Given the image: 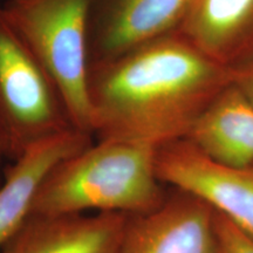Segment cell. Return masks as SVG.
<instances>
[{
  "label": "cell",
  "mask_w": 253,
  "mask_h": 253,
  "mask_svg": "<svg viewBox=\"0 0 253 253\" xmlns=\"http://www.w3.org/2000/svg\"><path fill=\"white\" fill-rule=\"evenodd\" d=\"M232 78L231 69L178 31L90 66L94 138L155 148L186 138Z\"/></svg>",
  "instance_id": "obj_1"
},
{
  "label": "cell",
  "mask_w": 253,
  "mask_h": 253,
  "mask_svg": "<svg viewBox=\"0 0 253 253\" xmlns=\"http://www.w3.org/2000/svg\"><path fill=\"white\" fill-rule=\"evenodd\" d=\"M156 151L136 142H93L49 173L32 216L149 212L167 196L157 176Z\"/></svg>",
  "instance_id": "obj_2"
},
{
  "label": "cell",
  "mask_w": 253,
  "mask_h": 253,
  "mask_svg": "<svg viewBox=\"0 0 253 253\" xmlns=\"http://www.w3.org/2000/svg\"><path fill=\"white\" fill-rule=\"evenodd\" d=\"M89 1L6 0L2 9L55 82L75 128L93 136L87 90Z\"/></svg>",
  "instance_id": "obj_3"
},
{
  "label": "cell",
  "mask_w": 253,
  "mask_h": 253,
  "mask_svg": "<svg viewBox=\"0 0 253 253\" xmlns=\"http://www.w3.org/2000/svg\"><path fill=\"white\" fill-rule=\"evenodd\" d=\"M0 126L9 161L15 160L37 142L77 129L55 82L8 23L2 4Z\"/></svg>",
  "instance_id": "obj_4"
},
{
  "label": "cell",
  "mask_w": 253,
  "mask_h": 253,
  "mask_svg": "<svg viewBox=\"0 0 253 253\" xmlns=\"http://www.w3.org/2000/svg\"><path fill=\"white\" fill-rule=\"evenodd\" d=\"M156 171L164 185L201 199L253 237V166H224L182 138L157 148Z\"/></svg>",
  "instance_id": "obj_5"
},
{
  "label": "cell",
  "mask_w": 253,
  "mask_h": 253,
  "mask_svg": "<svg viewBox=\"0 0 253 253\" xmlns=\"http://www.w3.org/2000/svg\"><path fill=\"white\" fill-rule=\"evenodd\" d=\"M195 0H90L89 67L175 32Z\"/></svg>",
  "instance_id": "obj_6"
},
{
  "label": "cell",
  "mask_w": 253,
  "mask_h": 253,
  "mask_svg": "<svg viewBox=\"0 0 253 253\" xmlns=\"http://www.w3.org/2000/svg\"><path fill=\"white\" fill-rule=\"evenodd\" d=\"M125 253H223L216 213L201 199L173 189L154 210L131 216Z\"/></svg>",
  "instance_id": "obj_7"
},
{
  "label": "cell",
  "mask_w": 253,
  "mask_h": 253,
  "mask_svg": "<svg viewBox=\"0 0 253 253\" xmlns=\"http://www.w3.org/2000/svg\"><path fill=\"white\" fill-rule=\"evenodd\" d=\"M131 216H32L0 253H125Z\"/></svg>",
  "instance_id": "obj_8"
},
{
  "label": "cell",
  "mask_w": 253,
  "mask_h": 253,
  "mask_svg": "<svg viewBox=\"0 0 253 253\" xmlns=\"http://www.w3.org/2000/svg\"><path fill=\"white\" fill-rule=\"evenodd\" d=\"M93 140L87 132L69 129L37 142L11 161L0 182V249L32 217L38 195L49 173Z\"/></svg>",
  "instance_id": "obj_9"
},
{
  "label": "cell",
  "mask_w": 253,
  "mask_h": 253,
  "mask_svg": "<svg viewBox=\"0 0 253 253\" xmlns=\"http://www.w3.org/2000/svg\"><path fill=\"white\" fill-rule=\"evenodd\" d=\"M177 31L232 72L253 62V0H195Z\"/></svg>",
  "instance_id": "obj_10"
},
{
  "label": "cell",
  "mask_w": 253,
  "mask_h": 253,
  "mask_svg": "<svg viewBox=\"0 0 253 253\" xmlns=\"http://www.w3.org/2000/svg\"><path fill=\"white\" fill-rule=\"evenodd\" d=\"M186 138L224 166H253V104L231 84L202 114Z\"/></svg>",
  "instance_id": "obj_11"
},
{
  "label": "cell",
  "mask_w": 253,
  "mask_h": 253,
  "mask_svg": "<svg viewBox=\"0 0 253 253\" xmlns=\"http://www.w3.org/2000/svg\"><path fill=\"white\" fill-rule=\"evenodd\" d=\"M216 227L223 253H253V237L237 229L232 223L217 213Z\"/></svg>",
  "instance_id": "obj_12"
},
{
  "label": "cell",
  "mask_w": 253,
  "mask_h": 253,
  "mask_svg": "<svg viewBox=\"0 0 253 253\" xmlns=\"http://www.w3.org/2000/svg\"><path fill=\"white\" fill-rule=\"evenodd\" d=\"M232 84L253 104V62L232 72Z\"/></svg>",
  "instance_id": "obj_13"
},
{
  "label": "cell",
  "mask_w": 253,
  "mask_h": 253,
  "mask_svg": "<svg viewBox=\"0 0 253 253\" xmlns=\"http://www.w3.org/2000/svg\"><path fill=\"white\" fill-rule=\"evenodd\" d=\"M7 158V149H6V141L4 131H2L1 126H0V173H1L2 169V163H4V160ZM1 177V176H0Z\"/></svg>",
  "instance_id": "obj_14"
},
{
  "label": "cell",
  "mask_w": 253,
  "mask_h": 253,
  "mask_svg": "<svg viewBox=\"0 0 253 253\" xmlns=\"http://www.w3.org/2000/svg\"><path fill=\"white\" fill-rule=\"evenodd\" d=\"M0 182H1V177H0Z\"/></svg>",
  "instance_id": "obj_15"
}]
</instances>
